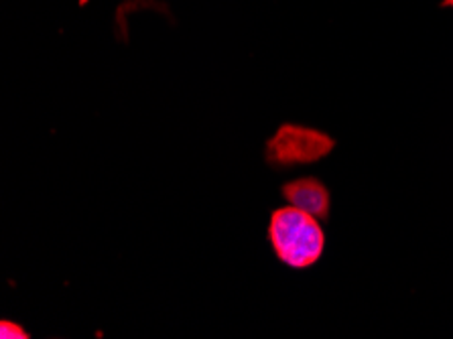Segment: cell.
Returning <instances> with one entry per match:
<instances>
[{"instance_id": "obj_1", "label": "cell", "mask_w": 453, "mask_h": 339, "mask_svg": "<svg viewBox=\"0 0 453 339\" xmlns=\"http://www.w3.org/2000/svg\"><path fill=\"white\" fill-rule=\"evenodd\" d=\"M269 242L277 258L297 271L313 266L326 248V236L318 218L293 205L273 212Z\"/></svg>"}, {"instance_id": "obj_2", "label": "cell", "mask_w": 453, "mask_h": 339, "mask_svg": "<svg viewBox=\"0 0 453 339\" xmlns=\"http://www.w3.org/2000/svg\"><path fill=\"white\" fill-rule=\"evenodd\" d=\"M334 149V141L319 130L283 124L266 143V161L279 167L315 163Z\"/></svg>"}, {"instance_id": "obj_3", "label": "cell", "mask_w": 453, "mask_h": 339, "mask_svg": "<svg viewBox=\"0 0 453 339\" xmlns=\"http://www.w3.org/2000/svg\"><path fill=\"white\" fill-rule=\"evenodd\" d=\"M283 197L289 202V205L299 207V210L307 212L309 216L326 220L329 213V193L319 183L318 179L305 177L297 179V181H291L283 187Z\"/></svg>"}, {"instance_id": "obj_4", "label": "cell", "mask_w": 453, "mask_h": 339, "mask_svg": "<svg viewBox=\"0 0 453 339\" xmlns=\"http://www.w3.org/2000/svg\"><path fill=\"white\" fill-rule=\"evenodd\" d=\"M0 337L3 339H29L31 335L27 334L20 325L4 320V321H0Z\"/></svg>"}]
</instances>
